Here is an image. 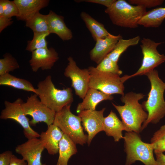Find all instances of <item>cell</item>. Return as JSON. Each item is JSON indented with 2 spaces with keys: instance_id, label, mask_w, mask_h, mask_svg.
<instances>
[{
  "instance_id": "6da1fadb",
  "label": "cell",
  "mask_w": 165,
  "mask_h": 165,
  "mask_svg": "<svg viewBox=\"0 0 165 165\" xmlns=\"http://www.w3.org/2000/svg\"><path fill=\"white\" fill-rule=\"evenodd\" d=\"M145 75L150 81L151 89L147 100L142 104L144 110L148 114L147 119L142 125V130L150 123L157 124L165 116V82L160 78L158 71L155 69Z\"/></svg>"
},
{
  "instance_id": "7a4b0ae2",
  "label": "cell",
  "mask_w": 165,
  "mask_h": 165,
  "mask_svg": "<svg viewBox=\"0 0 165 165\" xmlns=\"http://www.w3.org/2000/svg\"><path fill=\"white\" fill-rule=\"evenodd\" d=\"M145 95L141 93L128 92L121 96L123 106L112 104L118 112L122 121L131 131L139 134L142 130V124L147 119L148 114L139 102Z\"/></svg>"
},
{
  "instance_id": "3957f363",
  "label": "cell",
  "mask_w": 165,
  "mask_h": 165,
  "mask_svg": "<svg viewBox=\"0 0 165 165\" xmlns=\"http://www.w3.org/2000/svg\"><path fill=\"white\" fill-rule=\"evenodd\" d=\"M35 88L36 93L44 105L55 113L66 106L71 105L73 101L72 89H57L52 81L50 75L39 82Z\"/></svg>"
},
{
  "instance_id": "277c9868",
  "label": "cell",
  "mask_w": 165,
  "mask_h": 165,
  "mask_svg": "<svg viewBox=\"0 0 165 165\" xmlns=\"http://www.w3.org/2000/svg\"><path fill=\"white\" fill-rule=\"evenodd\" d=\"M105 12L114 24L123 27L136 28L146 10L143 6H133L124 0H116Z\"/></svg>"
},
{
  "instance_id": "5b68a950",
  "label": "cell",
  "mask_w": 165,
  "mask_h": 165,
  "mask_svg": "<svg viewBox=\"0 0 165 165\" xmlns=\"http://www.w3.org/2000/svg\"><path fill=\"white\" fill-rule=\"evenodd\" d=\"M123 139L127 154L125 165H130L137 161L145 165H156L152 145L142 141L139 134L134 131L127 132Z\"/></svg>"
},
{
  "instance_id": "8992f818",
  "label": "cell",
  "mask_w": 165,
  "mask_h": 165,
  "mask_svg": "<svg viewBox=\"0 0 165 165\" xmlns=\"http://www.w3.org/2000/svg\"><path fill=\"white\" fill-rule=\"evenodd\" d=\"M71 105H67L56 113L53 124L76 144L82 145L87 142L88 135L85 134L83 131L81 118L71 111Z\"/></svg>"
},
{
  "instance_id": "52a82bcc",
  "label": "cell",
  "mask_w": 165,
  "mask_h": 165,
  "mask_svg": "<svg viewBox=\"0 0 165 165\" xmlns=\"http://www.w3.org/2000/svg\"><path fill=\"white\" fill-rule=\"evenodd\" d=\"M88 69L90 75L89 88L110 95L118 94L122 96L124 94L123 83L125 82L123 77L99 71L93 66H90Z\"/></svg>"
},
{
  "instance_id": "ba28073f",
  "label": "cell",
  "mask_w": 165,
  "mask_h": 165,
  "mask_svg": "<svg viewBox=\"0 0 165 165\" xmlns=\"http://www.w3.org/2000/svg\"><path fill=\"white\" fill-rule=\"evenodd\" d=\"M141 42L140 46L143 55L141 65L134 74L123 76L125 81L134 77L145 75L165 61V56L160 54L157 49V46L162 42H156L150 39L145 38L141 40Z\"/></svg>"
},
{
  "instance_id": "9c48e42d",
  "label": "cell",
  "mask_w": 165,
  "mask_h": 165,
  "mask_svg": "<svg viewBox=\"0 0 165 165\" xmlns=\"http://www.w3.org/2000/svg\"><path fill=\"white\" fill-rule=\"evenodd\" d=\"M23 102L20 98L13 102L5 101V108L1 112L0 118L12 119L18 123L23 127L24 134L28 139L39 137L40 134L31 128L29 120L24 112L22 107Z\"/></svg>"
},
{
  "instance_id": "30bf717a",
  "label": "cell",
  "mask_w": 165,
  "mask_h": 165,
  "mask_svg": "<svg viewBox=\"0 0 165 165\" xmlns=\"http://www.w3.org/2000/svg\"><path fill=\"white\" fill-rule=\"evenodd\" d=\"M38 97L35 94L28 97L26 102L22 104L23 109L26 116L32 117L30 121V125L35 126L42 122L48 127L53 124L56 113L42 103Z\"/></svg>"
},
{
  "instance_id": "8fae6325",
  "label": "cell",
  "mask_w": 165,
  "mask_h": 165,
  "mask_svg": "<svg viewBox=\"0 0 165 165\" xmlns=\"http://www.w3.org/2000/svg\"><path fill=\"white\" fill-rule=\"evenodd\" d=\"M67 59L68 63L65 69L64 75L71 79V86L74 89L75 94L83 99L89 89L88 70L79 68L72 57H69Z\"/></svg>"
},
{
  "instance_id": "7c38bea8",
  "label": "cell",
  "mask_w": 165,
  "mask_h": 165,
  "mask_svg": "<svg viewBox=\"0 0 165 165\" xmlns=\"http://www.w3.org/2000/svg\"><path fill=\"white\" fill-rule=\"evenodd\" d=\"M45 149L44 144L40 139L33 138L18 145L15 151L21 156L27 165H46L41 162L42 154Z\"/></svg>"
},
{
  "instance_id": "4fadbf2b",
  "label": "cell",
  "mask_w": 165,
  "mask_h": 165,
  "mask_svg": "<svg viewBox=\"0 0 165 165\" xmlns=\"http://www.w3.org/2000/svg\"><path fill=\"white\" fill-rule=\"evenodd\" d=\"M105 109L103 108L98 111L85 110L78 113L83 128L88 134L87 143L88 145L97 134L103 131V113Z\"/></svg>"
},
{
  "instance_id": "5bb4252c",
  "label": "cell",
  "mask_w": 165,
  "mask_h": 165,
  "mask_svg": "<svg viewBox=\"0 0 165 165\" xmlns=\"http://www.w3.org/2000/svg\"><path fill=\"white\" fill-rule=\"evenodd\" d=\"M59 58L58 53L54 48H41L32 52L29 63L32 71L36 72L39 68L42 70L51 69Z\"/></svg>"
},
{
  "instance_id": "9a60e30c",
  "label": "cell",
  "mask_w": 165,
  "mask_h": 165,
  "mask_svg": "<svg viewBox=\"0 0 165 165\" xmlns=\"http://www.w3.org/2000/svg\"><path fill=\"white\" fill-rule=\"evenodd\" d=\"M122 38L119 34L115 35L110 33L106 37L97 39L94 47L89 54L90 59L97 64L113 50L118 41Z\"/></svg>"
},
{
  "instance_id": "2e32d148",
  "label": "cell",
  "mask_w": 165,
  "mask_h": 165,
  "mask_svg": "<svg viewBox=\"0 0 165 165\" xmlns=\"http://www.w3.org/2000/svg\"><path fill=\"white\" fill-rule=\"evenodd\" d=\"M19 10L18 20L26 21L49 5V0H14Z\"/></svg>"
},
{
  "instance_id": "e0dca14e",
  "label": "cell",
  "mask_w": 165,
  "mask_h": 165,
  "mask_svg": "<svg viewBox=\"0 0 165 165\" xmlns=\"http://www.w3.org/2000/svg\"><path fill=\"white\" fill-rule=\"evenodd\" d=\"M49 31L57 35L63 41H68L73 38L71 30L66 25L64 17L52 10L46 15Z\"/></svg>"
},
{
  "instance_id": "ac0fdd59",
  "label": "cell",
  "mask_w": 165,
  "mask_h": 165,
  "mask_svg": "<svg viewBox=\"0 0 165 165\" xmlns=\"http://www.w3.org/2000/svg\"><path fill=\"white\" fill-rule=\"evenodd\" d=\"M64 134L59 128L53 124L40 134V139L44 142L45 149L49 154L54 155L58 152L59 143Z\"/></svg>"
},
{
  "instance_id": "d6986e66",
  "label": "cell",
  "mask_w": 165,
  "mask_h": 165,
  "mask_svg": "<svg viewBox=\"0 0 165 165\" xmlns=\"http://www.w3.org/2000/svg\"><path fill=\"white\" fill-rule=\"evenodd\" d=\"M123 130L131 132L119 119L116 114L111 111L109 114L104 117L103 131L108 136L112 137L115 141L118 142L123 138L122 133Z\"/></svg>"
},
{
  "instance_id": "ffe728a7",
  "label": "cell",
  "mask_w": 165,
  "mask_h": 165,
  "mask_svg": "<svg viewBox=\"0 0 165 165\" xmlns=\"http://www.w3.org/2000/svg\"><path fill=\"white\" fill-rule=\"evenodd\" d=\"M114 98L112 95L104 93L92 88H89L82 101L78 105L76 112L79 113L85 110H95L97 105L104 100H112Z\"/></svg>"
},
{
  "instance_id": "44dd1931",
  "label": "cell",
  "mask_w": 165,
  "mask_h": 165,
  "mask_svg": "<svg viewBox=\"0 0 165 165\" xmlns=\"http://www.w3.org/2000/svg\"><path fill=\"white\" fill-rule=\"evenodd\" d=\"M77 152L76 144L67 135L64 134L59 144L57 165H68L69 159Z\"/></svg>"
},
{
  "instance_id": "7402d4cb",
  "label": "cell",
  "mask_w": 165,
  "mask_h": 165,
  "mask_svg": "<svg viewBox=\"0 0 165 165\" xmlns=\"http://www.w3.org/2000/svg\"><path fill=\"white\" fill-rule=\"evenodd\" d=\"M80 17L95 41L98 39L104 38L109 34L102 24L96 20L88 13L82 11L80 13Z\"/></svg>"
},
{
  "instance_id": "603a6c76",
  "label": "cell",
  "mask_w": 165,
  "mask_h": 165,
  "mask_svg": "<svg viewBox=\"0 0 165 165\" xmlns=\"http://www.w3.org/2000/svg\"><path fill=\"white\" fill-rule=\"evenodd\" d=\"M165 19V7H159L146 11L138 22L144 27H159Z\"/></svg>"
},
{
  "instance_id": "cb8c5ba5",
  "label": "cell",
  "mask_w": 165,
  "mask_h": 165,
  "mask_svg": "<svg viewBox=\"0 0 165 165\" xmlns=\"http://www.w3.org/2000/svg\"><path fill=\"white\" fill-rule=\"evenodd\" d=\"M0 85L7 86L24 91L36 93L35 88L29 81L8 74L0 76Z\"/></svg>"
},
{
  "instance_id": "d4e9b609",
  "label": "cell",
  "mask_w": 165,
  "mask_h": 165,
  "mask_svg": "<svg viewBox=\"0 0 165 165\" xmlns=\"http://www.w3.org/2000/svg\"><path fill=\"white\" fill-rule=\"evenodd\" d=\"M140 39L137 36L128 39H120L117 42L113 50L106 56L113 61L117 63L119 57L130 46L137 45Z\"/></svg>"
},
{
  "instance_id": "484cf974",
  "label": "cell",
  "mask_w": 165,
  "mask_h": 165,
  "mask_svg": "<svg viewBox=\"0 0 165 165\" xmlns=\"http://www.w3.org/2000/svg\"><path fill=\"white\" fill-rule=\"evenodd\" d=\"M25 26L31 29L33 33L49 32L47 16L39 12L25 21Z\"/></svg>"
},
{
  "instance_id": "4316f807",
  "label": "cell",
  "mask_w": 165,
  "mask_h": 165,
  "mask_svg": "<svg viewBox=\"0 0 165 165\" xmlns=\"http://www.w3.org/2000/svg\"><path fill=\"white\" fill-rule=\"evenodd\" d=\"M50 34L48 32L33 33L32 39L28 41L26 50L32 52L37 49L47 48L46 38Z\"/></svg>"
},
{
  "instance_id": "83f0119b",
  "label": "cell",
  "mask_w": 165,
  "mask_h": 165,
  "mask_svg": "<svg viewBox=\"0 0 165 165\" xmlns=\"http://www.w3.org/2000/svg\"><path fill=\"white\" fill-rule=\"evenodd\" d=\"M3 57L0 59V76L9 74L10 72L20 68L16 59L9 53H6Z\"/></svg>"
},
{
  "instance_id": "f1b7e54d",
  "label": "cell",
  "mask_w": 165,
  "mask_h": 165,
  "mask_svg": "<svg viewBox=\"0 0 165 165\" xmlns=\"http://www.w3.org/2000/svg\"><path fill=\"white\" fill-rule=\"evenodd\" d=\"M150 143L153 145L155 154L165 152V124L154 134Z\"/></svg>"
},
{
  "instance_id": "f546056e",
  "label": "cell",
  "mask_w": 165,
  "mask_h": 165,
  "mask_svg": "<svg viewBox=\"0 0 165 165\" xmlns=\"http://www.w3.org/2000/svg\"><path fill=\"white\" fill-rule=\"evenodd\" d=\"M98 70L116 74L119 75L122 74V71L120 70L116 63L106 56L96 67Z\"/></svg>"
},
{
  "instance_id": "4dcf8cb0",
  "label": "cell",
  "mask_w": 165,
  "mask_h": 165,
  "mask_svg": "<svg viewBox=\"0 0 165 165\" xmlns=\"http://www.w3.org/2000/svg\"><path fill=\"white\" fill-rule=\"evenodd\" d=\"M4 9V16L12 18L13 16L16 17L19 15L18 7L14 1L9 0H0Z\"/></svg>"
},
{
  "instance_id": "1f68e13d",
  "label": "cell",
  "mask_w": 165,
  "mask_h": 165,
  "mask_svg": "<svg viewBox=\"0 0 165 165\" xmlns=\"http://www.w3.org/2000/svg\"><path fill=\"white\" fill-rule=\"evenodd\" d=\"M128 1L130 4L142 6L146 9L160 5L164 1L163 0H129Z\"/></svg>"
},
{
  "instance_id": "d6a6232c",
  "label": "cell",
  "mask_w": 165,
  "mask_h": 165,
  "mask_svg": "<svg viewBox=\"0 0 165 165\" xmlns=\"http://www.w3.org/2000/svg\"><path fill=\"white\" fill-rule=\"evenodd\" d=\"M13 154L11 151L8 150L0 154V165H9Z\"/></svg>"
},
{
  "instance_id": "836d02e7",
  "label": "cell",
  "mask_w": 165,
  "mask_h": 165,
  "mask_svg": "<svg viewBox=\"0 0 165 165\" xmlns=\"http://www.w3.org/2000/svg\"><path fill=\"white\" fill-rule=\"evenodd\" d=\"M13 22L12 18H8L4 16H0V33Z\"/></svg>"
},
{
  "instance_id": "e575fe53",
  "label": "cell",
  "mask_w": 165,
  "mask_h": 165,
  "mask_svg": "<svg viewBox=\"0 0 165 165\" xmlns=\"http://www.w3.org/2000/svg\"><path fill=\"white\" fill-rule=\"evenodd\" d=\"M115 1L116 0H79L78 1H77V2H85L94 3L103 5L108 8L110 7Z\"/></svg>"
},
{
  "instance_id": "d590c367",
  "label": "cell",
  "mask_w": 165,
  "mask_h": 165,
  "mask_svg": "<svg viewBox=\"0 0 165 165\" xmlns=\"http://www.w3.org/2000/svg\"><path fill=\"white\" fill-rule=\"evenodd\" d=\"M9 165H27V163L23 159L18 158L13 154Z\"/></svg>"
},
{
  "instance_id": "8d00e7d4",
  "label": "cell",
  "mask_w": 165,
  "mask_h": 165,
  "mask_svg": "<svg viewBox=\"0 0 165 165\" xmlns=\"http://www.w3.org/2000/svg\"><path fill=\"white\" fill-rule=\"evenodd\" d=\"M156 165H165V155L163 153L156 154Z\"/></svg>"
}]
</instances>
